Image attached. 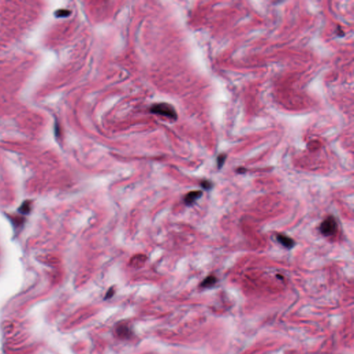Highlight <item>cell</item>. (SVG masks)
Instances as JSON below:
<instances>
[{
  "instance_id": "cell-1",
  "label": "cell",
  "mask_w": 354,
  "mask_h": 354,
  "mask_svg": "<svg viewBox=\"0 0 354 354\" xmlns=\"http://www.w3.org/2000/svg\"><path fill=\"white\" fill-rule=\"evenodd\" d=\"M150 112L154 114L164 116L172 120L177 119V113L174 107L168 103H160L154 104L151 107Z\"/></svg>"
},
{
  "instance_id": "cell-2",
  "label": "cell",
  "mask_w": 354,
  "mask_h": 354,
  "mask_svg": "<svg viewBox=\"0 0 354 354\" xmlns=\"http://www.w3.org/2000/svg\"><path fill=\"white\" fill-rule=\"evenodd\" d=\"M320 232L324 236H333L337 232L338 224L335 218L329 217L320 225Z\"/></svg>"
},
{
  "instance_id": "cell-3",
  "label": "cell",
  "mask_w": 354,
  "mask_h": 354,
  "mask_svg": "<svg viewBox=\"0 0 354 354\" xmlns=\"http://www.w3.org/2000/svg\"><path fill=\"white\" fill-rule=\"evenodd\" d=\"M202 194L203 193L201 191H192L189 192L185 197V204L187 205H192L197 199H199L202 196Z\"/></svg>"
},
{
  "instance_id": "cell-4",
  "label": "cell",
  "mask_w": 354,
  "mask_h": 354,
  "mask_svg": "<svg viewBox=\"0 0 354 354\" xmlns=\"http://www.w3.org/2000/svg\"><path fill=\"white\" fill-rule=\"evenodd\" d=\"M277 239L279 243H280L282 246L286 248L291 249L294 246V241L290 237L285 236L284 234H279L277 237Z\"/></svg>"
},
{
  "instance_id": "cell-5",
  "label": "cell",
  "mask_w": 354,
  "mask_h": 354,
  "mask_svg": "<svg viewBox=\"0 0 354 354\" xmlns=\"http://www.w3.org/2000/svg\"><path fill=\"white\" fill-rule=\"evenodd\" d=\"M116 333L121 338H129L131 336V334H132L130 329L127 326L124 325L118 326L117 329H116Z\"/></svg>"
},
{
  "instance_id": "cell-6",
  "label": "cell",
  "mask_w": 354,
  "mask_h": 354,
  "mask_svg": "<svg viewBox=\"0 0 354 354\" xmlns=\"http://www.w3.org/2000/svg\"><path fill=\"white\" fill-rule=\"evenodd\" d=\"M216 282H217L216 277L214 276H208L202 282L201 286L204 287V288H209V287H211L214 285Z\"/></svg>"
},
{
  "instance_id": "cell-7",
  "label": "cell",
  "mask_w": 354,
  "mask_h": 354,
  "mask_svg": "<svg viewBox=\"0 0 354 354\" xmlns=\"http://www.w3.org/2000/svg\"><path fill=\"white\" fill-rule=\"evenodd\" d=\"M145 259H146L145 257H143L142 255H139V257L137 256L135 257L134 258H133L132 260L131 261V264L134 266H141V263H144Z\"/></svg>"
},
{
  "instance_id": "cell-8",
  "label": "cell",
  "mask_w": 354,
  "mask_h": 354,
  "mask_svg": "<svg viewBox=\"0 0 354 354\" xmlns=\"http://www.w3.org/2000/svg\"><path fill=\"white\" fill-rule=\"evenodd\" d=\"M70 14H71V11H69V10H66V9L59 10V11H57L56 13V16L57 17H67Z\"/></svg>"
},
{
  "instance_id": "cell-9",
  "label": "cell",
  "mask_w": 354,
  "mask_h": 354,
  "mask_svg": "<svg viewBox=\"0 0 354 354\" xmlns=\"http://www.w3.org/2000/svg\"><path fill=\"white\" fill-rule=\"evenodd\" d=\"M226 154H221L219 155V157L217 158V166L219 169L220 168H221L223 165H224V163L225 162V160H226Z\"/></svg>"
},
{
  "instance_id": "cell-10",
  "label": "cell",
  "mask_w": 354,
  "mask_h": 354,
  "mask_svg": "<svg viewBox=\"0 0 354 354\" xmlns=\"http://www.w3.org/2000/svg\"><path fill=\"white\" fill-rule=\"evenodd\" d=\"M201 185V187H204L205 190H210L212 187V184L209 180H203Z\"/></svg>"
},
{
  "instance_id": "cell-11",
  "label": "cell",
  "mask_w": 354,
  "mask_h": 354,
  "mask_svg": "<svg viewBox=\"0 0 354 354\" xmlns=\"http://www.w3.org/2000/svg\"><path fill=\"white\" fill-rule=\"evenodd\" d=\"M113 293H114V291H113V288H110V290L108 291L107 293L106 294V296H105V299H109L111 298L113 295Z\"/></svg>"
},
{
  "instance_id": "cell-12",
  "label": "cell",
  "mask_w": 354,
  "mask_h": 354,
  "mask_svg": "<svg viewBox=\"0 0 354 354\" xmlns=\"http://www.w3.org/2000/svg\"><path fill=\"white\" fill-rule=\"evenodd\" d=\"M246 170L245 169V168H239V169H238V170H237V172L240 173V174H244V173L246 172Z\"/></svg>"
}]
</instances>
